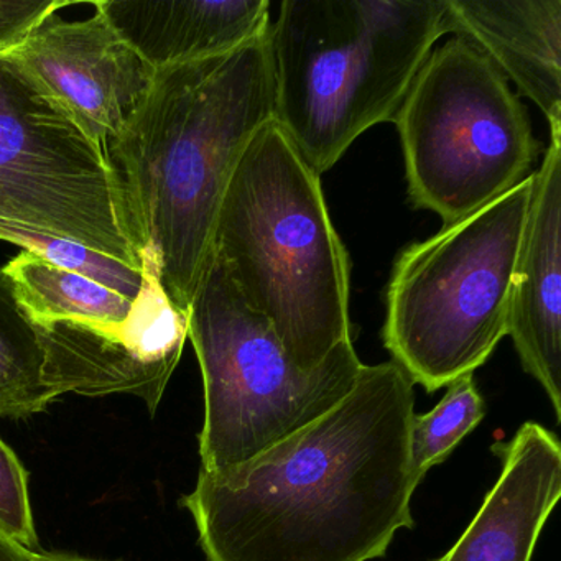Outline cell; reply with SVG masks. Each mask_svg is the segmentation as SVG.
Returning a JSON list of instances; mask_svg holds the SVG:
<instances>
[{"label":"cell","mask_w":561,"mask_h":561,"mask_svg":"<svg viewBox=\"0 0 561 561\" xmlns=\"http://www.w3.org/2000/svg\"><path fill=\"white\" fill-rule=\"evenodd\" d=\"M94 9L156 70L228 54L272 24L268 0H103Z\"/></svg>","instance_id":"4fadbf2b"},{"label":"cell","mask_w":561,"mask_h":561,"mask_svg":"<svg viewBox=\"0 0 561 561\" xmlns=\"http://www.w3.org/2000/svg\"><path fill=\"white\" fill-rule=\"evenodd\" d=\"M70 5L67 0H0V55L11 54L42 22Z\"/></svg>","instance_id":"d6986e66"},{"label":"cell","mask_w":561,"mask_h":561,"mask_svg":"<svg viewBox=\"0 0 561 561\" xmlns=\"http://www.w3.org/2000/svg\"><path fill=\"white\" fill-rule=\"evenodd\" d=\"M508 336L561 419V124L534 172V190L512 280Z\"/></svg>","instance_id":"30bf717a"},{"label":"cell","mask_w":561,"mask_h":561,"mask_svg":"<svg viewBox=\"0 0 561 561\" xmlns=\"http://www.w3.org/2000/svg\"><path fill=\"white\" fill-rule=\"evenodd\" d=\"M484 419V400L476 389L472 374L446 386L442 402L410 426V462L420 482L430 469L445 461L453 449Z\"/></svg>","instance_id":"e0dca14e"},{"label":"cell","mask_w":561,"mask_h":561,"mask_svg":"<svg viewBox=\"0 0 561 561\" xmlns=\"http://www.w3.org/2000/svg\"><path fill=\"white\" fill-rule=\"evenodd\" d=\"M4 271L22 305L37 323L77 321L101 328H126L169 301L157 285L139 301L127 300L90 278L48 264L34 252L22 251Z\"/></svg>","instance_id":"5bb4252c"},{"label":"cell","mask_w":561,"mask_h":561,"mask_svg":"<svg viewBox=\"0 0 561 561\" xmlns=\"http://www.w3.org/2000/svg\"><path fill=\"white\" fill-rule=\"evenodd\" d=\"M0 219L147 267L129 193L104 147L4 55Z\"/></svg>","instance_id":"ba28073f"},{"label":"cell","mask_w":561,"mask_h":561,"mask_svg":"<svg viewBox=\"0 0 561 561\" xmlns=\"http://www.w3.org/2000/svg\"><path fill=\"white\" fill-rule=\"evenodd\" d=\"M0 241L21 245L24 251L34 252L48 264L90 278L103 287L117 291L130 301L142 300L157 285H160L149 262L146 268L130 267L87 245L57 238L27 226L0 219Z\"/></svg>","instance_id":"2e32d148"},{"label":"cell","mask_w":561,"mask_h":561,"mask_svg":"<svg viewBox=\"0 0 561 561\" xmlns=\"http://www.w3.org/2000/svg\"><path fill=\"white\" fill-rule=\"evenodd\" d=\"M274 121L268 34L228 54L157 70L119 139L106 147L173 308L188 317L213 255L229 180Z\"/></svg>","instance_id":"7a4b0ae2"},{"label":"cell","mask_w":561,"mask_h":561,"mask_svg":"<svg viewBox=\"0 0 561 561\" xmlns=\"http://www.w3.org/2000/svg\"><path fill=\"white\" fill-rule=\"evenodd\" d=\"M35 561H100L91 558L77 557V554L67 553H37Z\"/></svg>","instance_id":"44dd1931"},{"label":"cell","mask_w":561,"mask_h":561,"mask_svg":"<svg viewBox=\"0 0 561 561\" xmlns=\"http://www.w3.org/2000/svg\"><path fill=\"white\" fill-rule=\"evenodd\" d=\"M448 34L471 42L505 80L561 124V0H446Z\"/></svg>","instance_id":"7c38bea8"},{"label":"cell","mask_w":561,"mask_h":561,"mask_svg":"<svg viewBox=\"0 0 561 561\" xmlns=\"http://www.w3.org/2000/svg\"><path fill=\"white\" fill-rule=\"evenodd\" d=\"M0 528L24 547H38L28 474L14 451L0 439Z\"/></svg>","instance_id":"ac0fdd59"},{"label":"cell","mask_w":561,"mask_h":561,"mask_svg":"<svg viewBox=\"0 0 561 561\" xmlns=\"http://www.w3.org/2000/svg\"><path fill=\"white\" fill-rule=\"evenodd\" d=\"M37 551L24 547L8 531L0 528V561H35Z\"/></svg>","instance_id":"ffe728a7"},{"label":"cell","mask_w":561,"mask_h":561,"mask_svg":"<svg viewBox=\"0 0 561 561\" xmlns=\"http://www.w3.org/2000/svg\"><path fill=\"white\" fill-rule=\"evenodd\" d=\"M58 397L48 331L28 314L0 267V416L27 419Z\"/></svg>","instance_id":"9a60e30c"},{"label":"cell","mask_w":561,"mask_h":561,"mask_svg":"<svg viewBox=\"0 0 561 561\" xmlns=\"http://www.w3.org/2000/svg\"><path fill=\"white\" fill-rule=\"evenodd\" d=\"M4 57L104 150L119 139L157 73L98 12L78 22L50 15Z\"/></svg>","instance_id":"9c48e42d"},{"label":"cell","mask_w":561,"mask_h":561,"mask_svg":"<svg viewBox=\"0 0 561 561\" xmlns=\"http://www.w3.org/2000/svg\"><path fill=\"white\" fill-rule=\"evenodd\" d=\"M413 380L363 366L353 392L257 458L199 471L183 505L209 561H369L413 527Z\"/></svg>","instance_id":"6da1fadb"},{"label":"cell","mask_w":561,"mask_h":561,"mask_svg":"<svg viewBox=\"0 0 561 561\" xmlns=\"http://www.w3.org/2000/svg\"><path fill=\"white\" fill-rule=\"evenodd\" d=\"M412 205L449 226L531 175L530 117L494 64L461 37L433 48L396 117Z\"/></svg>","instance_id":"52a82bcc"},{"label":"cell","mask_w":561,"mask_h":561,"mask_svg":"<svg viewBox=\"0 0 561 561\" xmlns=\"http://www.w3.org/2000/svg\"><path fill=\"white\" fill-rule=\"evenodd\" d=\"M213 254L300 369L353 341L346 248L320 175L274 121L255 134L229 180Z\"/></svg>","instance_id":"3957f363"},{"label":"cell","mask_w":561,"mask_h":561,"mask_svg":"<svg viewBox=\"0 0 561 561\" xmlns=\"http://www.w3.org/2000/svg\"><path fill=\"white\" fill-rule=\"evenodd\" d=\"M446 0H284L268 28L274 123L323 175L396 117L448 34Z\"/></svg>","instance_id":"277c9868"},{"label":"cell","mask_w":561,"mask_h":561,"mask_svg":"<svg viewBox=\"0 0 561 561\" xmlns=\"http://www.w3.org/2000/svg\"><path fill=\"white\" fill-rule=\"evenodd\" d=\"M492 453L501 476L458 541L435 561H531L561 494L560 442L527 422Z\"/></svg>","instance_id":"8fae6325"},{"label":"cell","mask_w":561,"mask_h":561,"mask_svg":"<svg viewBox=\"0 0 561 561\" xmlns=\"http://www.w3.org/2000/svg\"><path fill=\"white\" fill-rule=\"evenodd\" d=\"M531 190L534 173L474 215L407 245L396 259L383 346L426 392L474 373L507 336Z\"/></svg>","instance_id":"5b68a950"},{"label":"cell","mask_w":561,"mask_h":561,"mask_svg":"<svg viewBox=\"0 0 561 561\" xmlns=\"http://www.w3.org/2000/svg\"><path fill=\"white\" fill-rule=\"evenodd\" d=\"M205 386L202 471L238 468L297 435L353 392L364 364L353 341L304 370L252 311L215 254L188 310Z\"/></svg>","instance_id":"8992f818"}]
</instances>
